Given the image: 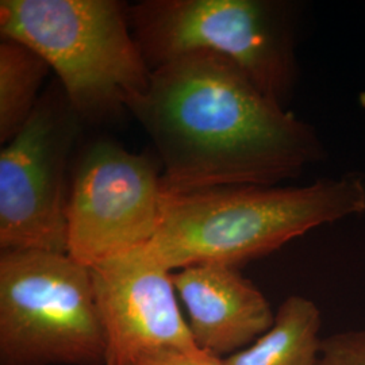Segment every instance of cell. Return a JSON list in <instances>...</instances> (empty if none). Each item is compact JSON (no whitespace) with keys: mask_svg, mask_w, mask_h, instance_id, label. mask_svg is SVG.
<instances>
[{"mask_svg":"<svg viewBox=\"0 0 365 365\" xmlns=\"http://www.w3.org/2000/svg\"><path fill=\"white\" fill-rule=\"evenodd\" d=\"M322 315L313 300L292 295L274 313V324L248 348L223 359L226 365H318Z\"/></svg>","mask_w":365,"mask_h":365,"instance_id":"30bf717a","label":"cell"},{"mask_svg":"<svg viewBox=\"0 0 365 365\" xmlns=\"http://www.w3.org/2000/svg\"><path fill=\"white\" fill-rule=\"evenodd\" d=\"M91 269L105 339V365H131L164 349H197L170 269L146 247Z\"/></svg>","mask_w":365,"mask_h":365,"instance_id":"ba28073f","label":"cell"},{"mask_svg":"<svg viewBox=\"0 0 365 365\" xmlns=\"http://www.w3.org/2000/svg\"><path fill=\"white\" fill-rule=\"evenodd\" d=\"M365 212V179L348 172L303 187L222 185L163 191L146 245L167 269L199 264L238 268L315 227Z\"/></svg>","mask_w":365,"mask_h":365,"instance_id":"7a4b0ae2","label":"cell"},{"mask_svg":"<svg viewBox=\"0 0 365 365\" xmlns=\"http://www.w3.org/2000/svg\"><path fill=\"white\" fill-rule=\"evenodd\" d=\"M81 118L58 81L0 152V248L68 253V167Z\"/></svg>","mask_w":365,"mask_h":365,"instance_id":"8992f818","label":"cell"},{"mask_svg":"<svg viewBox=\"0 0 365 365\" xmlns=\"http://www.w3.org/2000/svg\"><path fill=\"white\" fill-rule=\"evenodd\" d=\"M130 114L156 148L163 191L276 185L325 158L312 125L217 53H188L153 69Z\"/></svg>","mask_w":365,"mask_h":365,"instance_id":"6da1fadb","label":"cell"},{"mask_svg":"<svg viewBox=\"0 0 365 365\" xmlns=\"http://www.w3.org/2000/svg\"><path fill=\"white\" fill-rule=\"evenodd\" d=\"M1 38L22 42L49 64L81 120L130 113L152 71L119 0H1Z\"/></svg>","mask_w":365,"mask_h":365,"instance_id":"3957f363","label":"cell"},{"mask_svg":"<svg viewBox=\"0 0 365 365\" xmlns=\"http://www.w3.org/2000/svg\"><path fill=\"white\" fill-rule=\"evenodd\" d=\"M161 173L152 158L111 141L90 145L73 170L68 207V255L92 268L156 235Z\"/></svg>","mask_w":365,"mask_h":365,"instance_id":"52a82bcc","label":"cell"},{"mask_svg":"<svg viewBox=\"0 0 365 365\" xmlns=\"http://www.w3.org/2000/svg\"><path fill=\"white\" fill-rule=\"evenodd\" d=\"M318 365H365V329L339 331L322 339Z\"/></svg>","mask_w":365,"mask_h":365,"instance_id":"7c38bea8","label":"cell"},{"mask_svg":"<svg viewBox=\"0 0 365 365\" xmlns=\"http://www.w3.org/2000/svg\"><path fill=\"white\" fill-rule=\"evenodd\" d=\"M131 365H226L200 349H164L143 356Z\"/></svg>","mask_w":365,"mask_h":365,"instance_id":"4fadbf2b","label":"cell"},{"mask_svg":"<svg viewBox=\"0 0 365 365\" xmlns=\"http://www.w3.org/2000/svg\"><path fill=\"white\" fill-rule=\"evenodd\" d=\"M0 365H105L88 267L68 253L1 252Z\"/></svg>","mask_w":365,"mask_h":365,"instance_id":"5b68a950","label":"cell"},{"mask_svg":"<svg viewBox=\"0 0 365 365\" xmlns=\"http://www.w3.org/2000/svg\"><path fill=\"white\" fill-rule=\"evenodd\" d=\"M197 349L218 359L248 348L274 324L265 295L238 268L199 264L172 274Z\"/></svg>","mask_w":365,"mask_h":365,"instance_id":"9c48e42d","label":"cell"},{"mask_svg":"<svg viewBox=\"0 0 365 365\" xmlns=\"http://www.w3.org/2000/svg\"><path fill=\"white\" fill-rule=\"evenodd\" d=\"M129 18L150 71L188 53H217L287 108L298 81L287 1L144 0L129 6Z\"/></svg>","mask_w":365,"mask_h":365,"instance_id":"277c9868","label":"cell"},{"mask_svg":"<svg viewBox=\"0 0 365 365\" xmlns=\"http://www.w3.org/2000/svg\"><path fill=\"white\" fill-rule=\"evenodd\" d=\"M38 53L22 42L0 43V143L6 145L22 130L38 103L39 88L51 72Z\"/></svg>","mask_w":365,"mask_h":365,"instance_id":"8fae6325","label":"cell"}]
</instances>
